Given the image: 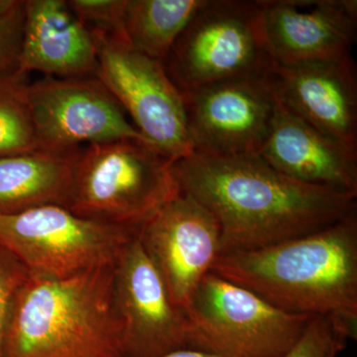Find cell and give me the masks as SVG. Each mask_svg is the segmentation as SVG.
<instances>
[{"label":"cell","instance_id":"obj_5","mask_svg":"<svg viewBox=\"0 0 357 357\" xmlns=\"http://www.w3.org/2000/svg\"><path fill=\"white\" fill-rule=\"evenodd\" d=\"M261 0H204L164 67L181 93L206 84L269 75Z\"/></svg>","mask_w":357,"mask_h":357},{"label":"cell","instance_id":"obj_11","mask_svg":"<svg viewBox=\"0 0 357 357\" xmlns=\"http://www.w3.org/2000/svg\"><path fill=\"white\" fill-rule=\"evenodd\" d=\"M176 306L185 312L199 284L222 253L213 215L180 192L136 230Z\"/></svg>","mask_w":357,"mask_h":357},{"label":"cell","instance_id":"obj_21","mask_svg":"<svg viewBox=\"0 0 357 357\" xmlns=\"http://www.w3.org/2000/svg\"><path fill=\"white\" fill-rule=\"evenodd\" d=\"M128 0H69L73 13L91 32L126 40L124 13ZM128 42V41H126Z\"/></svg>","mask_w":357,"mask_h":357},{"label":"cell","instance_id":"obj_22","mask_svg":"<svg viewBox=\"0 0 357 357\" xmlns=\"http://www.w3.org/2000/svg\"><path fill=\"white\" fill-rule=\"evenodd\" d=\"M347 340L330 319L312 317L300 340L282 357H337Z\"/></svg>","mask_w":357,"mask_h":357},{"label":"cell","instance_id":"obj_24","mask_svg":"<svg viewBox=\"0 0 357 357\" xmlns=\"http://www.w3.org/2000/svg\"><path fill=\"white\" fill-rule=\"evenodd\" d=\"M162 357H222L210 352L198 351V349H184L171 352Z\"/></svg>","mask_w":357,"mask_h":357},{"label":"cell","instance_id":"obj_25","mask_svg":"<svg viewBox=\"0 0 357 357\" xmlns=\"http://www.w3.org/2000/svg\"><path fill=\"white\" fill-rule=\"evenodd\" d=\"M13 0H0V13L13 4Z\"/></svg>","mask_w":357,"mask_h":357},{"label":"cell","instance_id":"obj_3","mask_svg":"<svg viewBox=\"0 0 357 357\" xmlns=\"http://www.w3.org/2000/svg\"><path fill=\"white\" fill-rule=\"evenodd\" d=\"M114 264L61 280L32 277L16 302L4 357H124Z\"/></svg>","mask_w":357,"mask_h":357},{"label":"cell","instance_id":"obj_18","mask_svg":"<svg viewBox=\"0 0 357 357\" xmlns=\"http://www.w3.org/2000/svg\"><path fill=\"white\" fill-rule=\"evenodd\" d=\"M204 0H128L124 34L131 48L165 63Z\"/></svg>","mask_w":357,"mask_h":357},{"label":"cell","instance_id":"obj_9","mask_svg":"<svg viewBox=\"0 0 357 357\" xmlns=\"http://www.w3.org/2000/svg\"><path fill=\"white\" fill-rule=\"evenodd\" d=\"M29 100L38 151L65 153L117 140L152 144L96 77H43L30 84Z\"/></svg>","mask_w":357,"mask_h":357},{"label":"cell","instance_id":"obj_13","mask_svg":"<svg viewBox=\"0 0 357 357\" xmlns=\"http://www.w3.org/2000/svg\"><path fill=\"white\" fill-rule=\"evenodd\" d=\"M263 28L276 65L351 57L356 0H261Z\"/></svg>","mask_w":357,"mask_h":357},{"label":"cell","instance_id":"obj_7","mask_svg":"<svg viewBox=\"0 0 357 357\" xmlns=\"http://www.w3.org/2000/svg\"><path fill=\"white\" fill-rule=\"evenodd\" d=\"M135 230L79 217L47 204L0 213V246L35 278L61 280L116 261Z\"/></svg>","mask_w":357,"mask_h":357},{"label":"cell","instance_id":"obj_17","mask_svg":"<svg viewBox=\"0 0 357 357\" xmlns=\"http://www.w3.org/2000/svg\"><path fill=\"white\" fill-rule=\"evenodd\" d=\"M79 149L0 157V213H20L47 204L67 208Z\"/></svg>","mask_w":357,"mask_h":357},{"label":"cell","instance_id":"obj_2","mask_svg":"<svg viewBox=\"0 0 357 357\" xmlns=\"http://www.w3.org/2000/svg\"><path fill=\"white\" fill-rule=\"evenodd\" d=\"M211 273L293 314L324 317L357 338V211L306 236L223 253Z\"/></svg>","mask_w":357,"mask_h":357},{"label":"cell","instance_id":"obj_10","mask_svg":"<svg viewBox=\"0 0 357 357\" xmlns=\"http://www.w3.org/2000/svg\"><path fill=\"white\" fill-rule=\"evenodd\" d=\"M182 93L194 153L258 155L277 105L270 74L227 79Z\"/></svg>","mask_w":357,"mask_h":357},{"label":"cell","instance_id":"obj_8","mask_svg":"<svg viewBox=\"0 0 357 357\" xmlns=\"http://www.w3.org/2000/svg\"><path fill=\"white\" fill-rule=\"evenodd\" d=\"M98 46L96 79L130 116L132 124L171 159L194 153L184 96L163 63L143 55L126 40L93 32Z\"/></svg>","mask_w":357,"mask_h":357},{"label":"cell","instance_id":"obj_12","mask_svg":"<svg viewBox=\"0 0 357 357\" xmlns=\"http://www.w3.org/2000/svg\"><path fill=\"white\" fill-rule=\"evenodd\" d=\"M114 295L124 357H162L188 349L187 314L171 300L136 234L115 261Z\"/></svg>","mask_w":357,"mask_h":357},{"label":"cell","instance_id":"obj_19","mask_svg":"<svg viewBox=\"0 0 357 357\" xmlns=\"http://www.w3.org/2000/svg\"><path fill=\"white\" fill-rule=\"evenodd\" d=\"M28 76L18 69L0 73V157L38 151Z\"/></svg>","mask_w":357,"mask_h":357},{"label":"cell","instance_id":"obj_1","mask_svg":"<svg viewBox=\"0 0 357 357\" xmlns=\"http://www.w3.org/2000/svg\"><path fill=\"white\" fill-rule=\"evenodd\" d=\"M174 171L180 191L217 220L220 255L306 236L356 211V196L294 181L258 155L192 153Z\"/></svg>","mask_w":357,"mask_h":357},{"label":"cell","instance_id":"obj_20","mask_svg":"<svg viewBox=\"0 0 357 357\" xmlns=\"http://www.w3.org/2000/svg\"><path fill=\"white\" fill-rule=\"evenodd\" d=\"M32 277L22 263L0 246V357H4L7 333L16 302Z\"/></svg>","mask_w":357,"mask_h":357},{"label":"cell","instance_id":"obj_16","mask_svg":"<svg viewBox=\"0 0 357 357\" xmlns=\"http://www.w3.org/2000/svg\"><path fill=\"white\" fill-rule=\"evenodd\" d=\"M17 69L61 79L96 77L95 37L68 1L26 0Z\"/></svg>","mask_w":357,"mask_h":357},{"label":"cell","instance_id":"obj_4","mask_svg":"<svg viewBox=\"0 0 357 357\" xmlns=\"http://www.w3.org/2000/svg\"><path fill=\"white\" fill-rule=\"evenodd\" d=\"M175 162L141 141L81 148L67 208L86 220L136 231L181 192Z\"/></svg>","mask_w":357,"mask_h":357},{"label":"cell","instance_id":"obj_14","mask_svg":"<svg viewBox=\"0 0 357 357\" xmlns=\"http://www.w3.org/2000/svg\"><path fill=\"white\" fill-rule=\"evenodd\" d=\"M279 102L312 128L357 151V77L351 57L275 64L270 73Z\"/></svg>","mask_w":357,"mask_h":357},{"label":"cell","instance_id":"obj_15","mask_svg":"<svg viewBox=\"0 0 357 357\" xmlns=\"http://www.w3.org/2000/svg\"><path fill=\"white\" fill-rule=\"evenodd\" d=\"M258 156L302 184L357 197V151L312 128L278 98Z\"/></svg>","mask_w":357,"mask_h":357},{"label":"cell","instance_id":"obj_23","mask_svg":"<svg viewBox=\"0 0 357 357\" xmlns=\"http://www.w3.org/2000/svg\"><path fill=\"white\" fill-rule=\"evenodd\" d=\"M24 20V0H13L0 13V73L17 70Z\"/></svg>","mask_w":357,"mask_h":357},{"label":"cell","instance_id":"obj_6","mask_svg":"<svg viewBox=\"0 0 357 357\" xmlns=\"http://www.w3.org/2000/svg\"><path fill=\"white\" fill-rule=\"evenodd\" d=\"M185 314L188 349L222 357H282L314 317L282 311L211 272L199 284Z\"/></svg>","mask_w":357,"mask_h":357}]
</instances>
